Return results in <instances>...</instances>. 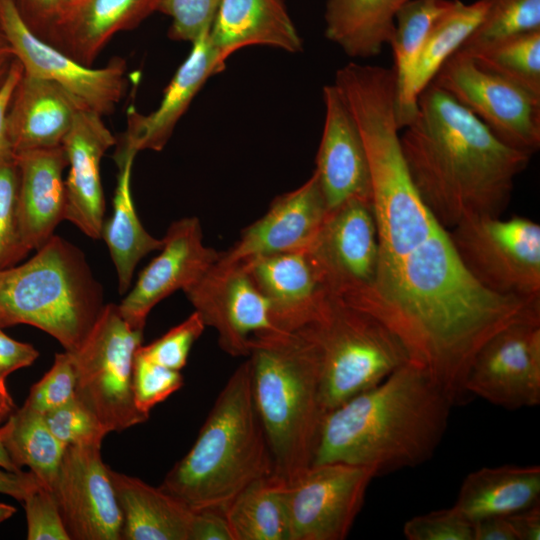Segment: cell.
<instances>
[{"instance_id":"obj_1","label":"cell","mask_w":540,"mask_h":540,"mask_svg":"<svg viewBox=\"0 0 540 540\" xmlns=\"http://www.w3.org/2000/svg\"><path fill=\"white\" fill-rule=\"evenodd\" d=\"M346 301L387 325L454 405L469 396L465 378L481 346L508 325L540 316V298L497 294L476 281L440 224L379 270L367 294Z\"/></svg>"},{"instance_id":"obj_26","label":"cell","mask_w":540,"mask_h":540,"mask_svg":"<svg viewBox=\"0 0 540 540\" xmlns=\"http://www.w3.org/2000/svg\"><path fill=\"white\" fill-rule=\"evenodd\" d=\"M208 36L224 67L232 54L249 46L303 50L284 0H220Z\"/></svg>"},{"instance_id":"obj_10","label":"cell","mask_w":540,"mask_h":540,"mask_svg":"<svg viewBox=\"0 0 540 540\" xmlns=\"http://www.w3.org/2000/svg\"><path fill=\"white\" fill-rule=\"evenodd\" d=\"M465 269L488 290L540 298V225L521 216H475L447 230Z\"/></svg>"},{"instance_id":"obj_25","label":"cell","mask_w":540,"mask_h":540,"mask_svg":"<svg viewBox=\"0 0 540 540\" xmlns=\"http://www.w3.org/2000/svg\"><path fill=\"white\" fill-rule=\"evenodd\" d=\"M83 109L88 108L60 84L23 71L7 114L14 155L62 145Z\"/></svg>"},{"instance_id":"obj_49","label":"cell","mask_w":540,"mask_h":540,"mask_svg":"<svg viewBox=\"0 0 540 540\" xmlns=\"http://www.w3.org/2000/svg\"><path fill=\"white\" fill-rule=\"evenodd\" d=\"M23 74V67L15 57L9 75L0 90V163L14 156L8 134L7 114L15 87Z\"/></svg>"},{"instance_id":"obj_43","label":"cell","mask_w":540,"mask_h":540,"mask_svg":"<svg viewBox=\"0 0 540 540\" xmlns=\"http://www.w3.org/2000/svg\"><path fill=\"white\" fill-rule=\"evenodd\" d=\"M220 0H160L158 12L171 18L168 36L190 42L209 33Z\"/></svg>"},{"instance_id":"obj_5","label":"cell","mask_w":540,"mask_h":540,"mask_svg":"<svg viewBox=\"0 0 540 540\" xmlns=\"http://www.w3.org/2000/svg\"><path fill=\"white\" fill-rule=\"evenodd\" d=\"M273 473L248 358L228 378L194 444L169 470L160 487L192 511H225L246 486Z\"/></svg>"},{"instance_id":"obj_8","label":"cell","mask_w":540,"mask_h":540,"mask_svg":"<svg viewBox=\"0 0 540 540\" xmlns=\"http://www.w3.org/2000/svg\"><path fill=\"white\" fill-rule=\"evenodd\" d=\"M302 329L318 352L325 413L411 361L403 342L387 325L336 296L329 295L319 315Z\"/></svg>"},{"instance_id":"obj_37","label":"cell","mask_w":540,"mask_h":540,"mask_svg":"<svg viewBox=\"0 0 540 540\" xmlns=\"http://www.w3.org/2000/svg\"><path fill=\"white\" fill-rule=\"evenodd\" d=\"M486 13L459 49L471 53L505 39L540 30V0H486Z\"/></svg>"},{"instance_id":"obj_34","label":"cell","mask_w":540,"mask_h":540,"mask_svg":"<svg viewBox=\"0 0 540 540\" xmlns=\"http://www.w3.org/2000/svg\"><path fill=\"white\" fill-rule=\"evenodd\" d=\"M0 441L14 464L30 471L52 489L66 446L49 430L43 415L24 405L0 427Z\"/></svg>"},{"instance_id":"obj_56","label":"cell","mask_w":540,"mask_h":540,"mask_svg":"<svg viewBox=\"0 0 540 540\" xmlns=\"http://www.w3.org/2000/svg\"><path fill=\"white\" fill-rule=\"evenodd\" d=\"M15 512V507L5 503H0V523L10 518L13 514H15Z\"/></svg>"},{"instance_id":"obj_3","label":"cell","mask_w":540,"mask_h":540,"mask_svg":"<svg viewBox=\"0 0 540 540\" xmlns=\"http://www.w3.org/2000/svg\"><path fill=\"white\" fill-rule=\"evenodd\" d=\"M454 406L415 362L326 413L312 465L345 463L376 475L415 467L439 446Z\"/></svg>"},{"instance_id":"obj_32","label":"cell","mask_w":540,"mask_h":540,"mask_svg":"<svg viewBox=\"0 0 540 540\" xmlns=\"http://www.w3.org/2000/svg\"><path fill=\"white\" fill-rule=\"evenodd\" d=\"M453 0H409L397 12L388 45L393 54L395 75V112L400 129L415 117L418 101L413 97V71L424 42L438 17Z\"/></svg>"},{"instance_id":"obj_24","label":"cell","mask_w":540,"mask_h":540,"mask_svg":"<svg viewBox=\"0 0 540 540\" xmlns=\"http://www.w3.org/2000/svg\"><path fill=\"white\" fill-rule=\"evenodd\" d=\"M18 167V220L27 253L40 248L65 219V180L68 160L63 145L14 155Z\"/></svg>"},{"instance_id":"obj_29","label":"cell","mask_w":540,"mask_h":540,"mask_svg":"<svg viewBox=\"0 0 540 540\" xmlns=\"http://www.w3.org/2000/svg\"><path fill=\"white\" fill-rule=\"evenodd\" d=\"M540 499V466L484 467L468 474L453 507L470 521L505 516Z\"/></svg>"},{"instance_id":"obj_50","label":"cell","mask_w":540,"mask_h":540,"mask_svg":"<svg viewBox=\"0 0 540 540\" xmlns=\"http://www.w3.org/2000/svg\"><path fill=\"white\" fill-rule=\"evenodd\" d=\"M516 540L540 539V502L506 515Z\"/></svg>"},{"instance_id":"obj_12","label":"cell","mask_w":540,"mask_h":540,"mask_svg":"<svg viewBox=\"0 0 540 540\" xmlns=\"http://www.w3.org/2000/svg\"><path fill=\"white\" fill-rule=\"evenodd\" d=\"M306 249L329 295L352 300L367 294L380 262L372 200L352 198L328 211Z\"/></svg>"},{"instance_id":"obj_33","label":"cell","mask_w":540,"mask_h":540,"mask_svg":"<svg viewBox=\"0 0 540 540\" xmlns=\"http://www.w3.org/2000/svg\"><path fill=\"white\" fill-rule=\"evenodd\" d=\"M285 488L273 473L235 496L225 509L234 540H291Z\"/></svg>"},{"instance_id":"obj_6","label":"cell","mask_w":540,"mask_h":540,"mask_svg":"<svg viewBox=\"0 0 540 540\" xmlns=\"http://www.w3.org/2000/svg\"><path fill=\"white\" fill-rule=\"evenodd\" d=\"M248 358L274 474L290 485L312 466L326 415L318 352L300 328L254 336Z\"/></svg>"},{"instance_id":"obj_21","label":"cell","mask_w":540,"mask_h":540,"mask_svg":"<svg viewBox=\"0 0 540 540\" xmlns=\"http://www.w3.org/2000/svg\"><path fill=\"white\" fill-rule=\"evenodd\" d=\"M208 34L192 43L189 55L176 70L154 111L143 114L134 106L129 107L126 130L114 154L115 160L136 156L143 150L161 151L206 81L225 68Z\"/></svg>"},{"instance_id":"obj_54","label":"cell","mask_w":540,"mask_h":540,"mask_svg":"<svg viewBox=\"0 0 540 540\" xmlns=\"http://www.w3.org/2000/svg\"><path fill=\"white\" fill-rule=\"evenodd\" d=\"M14 59L15 56L13 53L0 54V90L9 75Z\"/></svg>"},{"instance_id":"obj_30","label":"cell","mask_w":540,"mask_h":540,"mask_svg":"<svg viewBox=\"0 0 540 540\" xmlns=\"http://www.w3.org/2000/svg\"><path fill=\"white\" fill-rule=\"evenodd\" d=\"M409 0H327L325 36L352 58H370L388 45L399 9Z\"/></svg>"},{"instance_id":"obj_19","label":"cell","mask_w":540,"mask_h":540,"mask_svg":"<svg viewBox=\"0 0 540 540\" xmlns=\"http://www.w3.org/2000/svg\"><path fill=\"white\" fill-rule=\"evenodd\" d=\"M328 207L316 174L298 188L273 200L266 213L240 234L219 261L242 263L250 259L308 248L321 228Z\"/></svg>"},{"instance_id":"obj_42","label":"cell","mask_w":540,"mask_h":540,"mask_svg":"<svg viewBox=\"0 0 540 540\" xmlns=\"http://www.w3.org/2000/svg\"><path fill=\"white\" fill-rule=\"evenodd\" d=\"M183 386L180 371L154 363L137 351L133 364V394L136 407L150 415L151 409Z\"/></svg>"},{"instance_id":"obj_55","label":"cell","mask_w":540,"mask_h":540,"mask_svg":"<svg viewBox=\"0 0 540 540\" xmlns=\"http://www.w3.org/2000/svg\"><path fill=\"white\" fill-rule=\"evenodd\" d=\"M0 468H3L8 471L12 472H20L22 471L20 468H18L12 459L10 458L8 452L6 451L5 447L0 441Z\"/></svg>"},{"instance_id":"obj_51","label":"cell","mask_w":540,"mask_h":540,"mask_svg":"<svg viewBox=\"0 0 540 540\" xmlns=\"http://www.w3.org/2000/svg\"><path fill=\"white\" fill-rule=\"evenodd\" d=\"M41 481L30 472H12L0 469V493L22 501L27 493Z\"/></svg>"},{"instance_id":"obj_13","label":"cell","mask_w":540,"mask_h":540,"mask_svg":"<svg viewBox=\"0 0 540 540\" xmlns=\"http://www.w3.org/2000/svg\"><path fill=\"white\" fill-rule=\"evenodd\" d=\"M374 469L345 463L312 465L286 485L291 540H343L359 514Z\"/></svg>"},{"instance_id":"obj_35","label":"cell","mask_w":540,"mask_h":540,"mask_svg":"<svg viewBox=\"0 0 540 540\" xmlns=\"http://www.w3.org/2000/svg\"><path fill=\"white\" fill-rule=\"evenodd\" d=\"M488 2L463 3L453 0L431 28L417 59L411 82L413 97L432 82L442 65L467 41L482 21Z\"/></svg>"},{"instance_id":"obj_39","label":"cell","mask_w":540,"mask_h":540,"mask_svg":"<svg viewBox=\"0 0 540 540\" xmlns=\"http://www.w3.org/2000/svg\"><path fill=\"white\" fill-rule=\"evenodd\" d=\"M52 434L65 446H101L108 431L76 397L43 415Z\"/></svg>"},{"instance_id":"obj_52","label":"cell","mask_w":540,"mask_h":540,"mask_svg":"<svg viewBox=\"0 0 540 540\" xmlns=\"http://www.w3.org/2000/svg\"><path fill=\"white\" fill-rule=\"evenodd\" d=\"M474 540H516L505 516H491L473 522Z\"/></svg>"},{"instance_id":"obj_14","label":"cell","mask_w":540,"mask_h":540,"mask_svg":"<svg viewBox=\"0 0 540 540\" xmlns=\"http://www.w3.org/2000/svg\"><path fill=\"white\" fill-rule=\"evenodd\" d=\"M0 23L25 74L60 84L101 116L114 112L127 87L125 59L115 57L101 68L75 61L28 28L15 0H0Z\"/></svg>"},{"instance_id":"obj_40","label":"cell","mask_w":540,"mask_h":540,"mask_svg":"<svg viewBox=\"0 0 540 540\" xmlns=\"http://www.w3.org/2000/svg\"><path fill=\"white\" fill-rule=\"evenodd\" d=\"M205 328L201 316L194 311L160 338L148 345H140L137 352L154 363L181 371L186 365L193 344Z\"/></svg>"},{"instance_id":"obj_22","label":"cell","mask_w":540,"mask_h":540,"mask_svg":"<svg viewBox=\"0 0 540 540\" xmlns=\"http://www.w3.org/2000/svg\"><path fill=\"white\" fill-rule=\"evenodd\" d=\"M117 144L102 116L81 110L63 141L69 172L65 180V219L92 239L101 238L105 199L101 160Z\"/></svg>"},{"instance_id":"obj_41","label":"cell","mask_w":540,"mask_h":540,"mask_svg":"<svg viewBox=\"0 0 540 540\" xmlns=\"http://www.w3.org/2000/svg\"><path fill=\"white\" fill-rule=\"evenodd\" d=\"M76 375L70 354L57 353L54 363L30 389L24 406L41 415L75 397Z\"/></svg>"},{"instance_id":"obj_16","label":"cell","mask_w":540,"mask_h":540,"mask_svg":"<svg viewBox=\"0 0 540 540\" xmlns=\"http://www.w3.org/2000/svg\"><path fill=\"white\" fill-rule=\"evenodd\" d=\"M206 326L218 334L221 349L248 357L252 338L277 331L269 304L244 263L218 261L184 291Z\"/></svg>"},{"instance_id":"obj_18","label":"cell","mask_w":540,"mask_h":540,"mask_svg":"<svg viewBox=\"0 0 540 540\" xmlns=\"http://www.w3.org/2000/svg\"><path fill=\"white\" fill-rule=\"evenodd\" d=\"M159 251L118 305L123 318L135 329L143 330L154 306L177 290L184 292L197 282L220 256L219 252L204 244L201 224L197 217L174 221L167 229Z\"/></svg>"},{"instance_id":"obj_36","label":"cell","mask_w":540,"mask_h":540,"mask_svg":"<svg viewBox=\"0 0 540 540\" xmlns=\"http://www.w3.org/2000/svg\"><path fill=\"white\" fill-rule=\"evenodd\" d=\"M465 54L481 67L540 97V30Z\"/></svg>"},{"instance_id":"obj_2","label":"cell","mask_w":540,"mask_h":540,"mask_svg":"<svg viewBox=\"0 0 540 540\" xmlns=\"http://www.w3.org/2000/svg\"><path fill=\"white\" fill-rule=\"evenodd\" d=\"M400 132L413 185L434 219L449 230L507 208L531 155L499 138L432 82L420 93L413 120Z\"/></svg>"},{"instance_id":"obj_27","label":"cell","mask_w":540,"mask_h":540,"mask_svg":"<svg viewBox=\"0 0 540 540\" xmlns=\"http://www.w3.org/2000/svg\"><path fill=\"white\" fill-rule=\"evenodd\" d=\"M160 0H79L56 25L48 44L91 67L111 40L158 9Z\"/></svg>"},{"instance_id":"obj_31","label":"cell","mask_w":540,"mask_h":540,"mask_svg":"<svg viewBox=\"0 0 540 540\" xmlns=\"http://www.w3.org/2000/svg\"><path fill=\"white\" fill-rule=\"evenodd\" d=\"M134 159L131 155L115 160L118 175L113 210L109 219L104 220L101 232L116 269L121 294L129 289L139 261L163 245V239L149 234L138 218L131 193Z\"/></svg>"},{"instance_id":"obj_15","label":"cell","mask_w":540,"mask_h":540,"mask_svg":"<svg viewBox=\"0 0 540 540\" xmlns=\"http://www.w3.org/2000/svg\"><path fill=\"white\" fill-rule=\"evenodd\" d=\"M469 395L509 410L540 403V317L514 322L488 339L465 378Z\"/></svg>"},{"instance_id":"obj_20","label":"cell","mask_w":540,"mask_h":540,"mask_svg":"<svg viewBox=\"0 0 540 540\" xmlns=\"http://www.w3.org/2000/svg\"><path fill=\"white\" fill-rule=\"evenodd\" d=\"M322 96L325 117L314 173L328 210L352 198L372 200L368 158L355 121L333 83L323 87Z\"/></svg>"},{"instance_id":"obj_53","label":"cell","mask_w":540,"mask_h":540,"mask_svg":"<svg viewBox=\"0 0 540 540\" xmlns=\"http://www.w3.org/2000/svg\"><path fill=\"white\" fill-rule=\"evenodd\" d=\"M15 409L12 397L6 388L5 379L0 378V423Z\"/></svg>"},{"instance_id":"obj_11","label":"cell","mask_w":540,"mask_h":540,"mask_svg":"<svg viewBox=\"0 0 540 540\" xmlns=\"http://www.w3.org/2000/svg\"><path fill=\"white\" fill-rule=\"evenodd\" d=\"M432 83L473 113L508 146L533 155L540 148V97L481 67L458 50Z\"/></svg>"},{"instance_id":"obj_46","label":"cell","mask_w":540,"mask_h":540,"mask_svg":"<svg viewBox=\"0 0 540 540\" xmlns=\"http://www.w3.org/2000/svg\"><path fill=\"white\" fill-rule=\"evenodd\" d=\"M15 3L28 28L49 43L64 12L61 0H15Z\"/></svg>"},{"instance_id":"obj_7","label":"cell","mask_w":540,"mask_h":540,"mask_svg":"<svg viewBox=\"0 0 540 540\" xmlns=\"http://www.w3.org/2000/svg\"><path fill=\"white\" fill-rule=\"evenodd\" d=\"M105 304L76 246L53 235L27 262L0 271V326L28 324L76 350Z\"/></svg>"},{"instance_id":"obj_47","label":"cell","mask_w":540,"mask_h":540,"mask_svg":"<svg viewBox=\"0 0 540 540\" xmlns=\"http://www.w3.org/2000/svg\"><path fill=\"white\" fill-rule=\"evenodd\" d=\"M190 540H234L225 511L215 508L194 511Z\"/></svg>"},{"instance_id":"obj_45","label":"cell","mask_w":540,"mask_h":540,"mask_svg":"<svg viewBox=\"0 0 540 540\" xmlns=\"http://www.w3.org/2000/svg\"><path fill=\"white\" fill-rule=\"evenodd\" d=\"M403 533L408 540H474L473 522L453 506L409 519Z\"/></svg>"},{"instance_id":"obj_48","label":"cell","mask_w":540,"mask_h":540,"mask_svg":"<svg viewBox=\"0 0 540 540\" xmlns=\"http://www.w3.org/2000/svg\"><path fill=\"white\" fill-rule=\"evenodd\" d=\"M38 356L32 345L10 338L0 326V378L6 380L10 373L30 366Z\"/></svg>"},{"instance_id":"obj_44","label":"cell","mask_w":540,"mask_h":540,"mask_svg":"<svg viewBox=\"0 0 540 540\" xmlns=\"http://www.w3.org/2000/svg\"><path fill=\"white\" fill-rule=\"evenodd\" d=\"M28 540H71L52 491L39 483L22 500Z\"/></svg>"},{"instance_id":"obj_9","label":"cell","mask_w":540,"mask_h":540,"mask_svg":"<svg viewBox=\"0 0 540 540\" xmlns=\"http://www.w3.org/2000/svg\"><path fill=\"white\" fill-rule=\"evenodd\" d=\"M143 330L131 327L118 305L105 304L82 344L71 356L75 397L110 432H121L145 422L149 416L135 404L133 364L142 345Z\"/></svg>"},{"instance_id":"obj_17","label":"cell","mask_w":540,"mask_h":540,"mask_svg":"<svg viewBox=\"0 0 540 540\" xmlns=\"http://www.w3.org/2000/svg\"><path fill=\"white\" fill-rule=\"evenodd\" d=\"M97 445H68L51 489L70 539L122 540L123 518Z\"/></svg>"},{"instance_id":"obj_38","label":"cell","mask_w":540,"mask_h":540,"mask_svg":"<svg viewBox=\"0 0 540 540\" xmlns=\"http://www.w3.org/2000/svg\"><path fill=\"white\" fill-rule=\"evenodd\" d=\"M18 183L13 156L0 163V271L16 265L28 254L19 232Z\"/></svg>"},{"instance_id":"obj_28","label":"cell","mask_w":540,"mask_h":540,"mask_svg":"<svg viewBox=\"0 0 540 540\" xmlns=\"http://www.w3.org/2000/svg\"><path fill=\"white\" fill-rule=\"evenodd\" d=\"M109 472L123 518L122 540H190L194 511L160 486Z\"/></svg>"},{"instance_id":"obj_23","label":"cell","mask_w":540,"mask_h":540,"mask_svg":"<svg viewBox=\"0 0 540 540\" xmlns=\"http://www.w3.org/2000/svg\"><path fill=\"white\" fill-rule=\"evenodd\" d=\"M242 263L266 298L277 331L292 332L312 322L329 296L307 249Z\"/></svg>"},{"instance_id":"obj_4","label":"cell","mask_w":540,"mask_h":540,"mask_svg":"<svg viewBox=\"0 0 540 540\" xmlns=\"http://www.w3.org/2000/svg\"><path fill=\"white\" fill-rule=\"evenodd\" d=\"M350 111L366 150L376 217L380 261L395 263L439 224L420 199L400 144L391 68L350 62L334 83Z\"/></svg>"},{"instance_id":"obj_57","label":"cell","mask_w":540,"mask_h":540,"mask_svg":"<svg viewBox=\"0 0 540 540\" xmlns=\"http://www.w3.org/2000/svg\"><path fill=\"white\" fill-rule=\"evenodd\" d=\"M3 53H12V49L0 23V54Z\"/></svg>"},{"instance_id":"obj_58","label":"cell","mask_w":540,"mask_h":540,"mask_svg":"<svg viewBox=\"0 0 540 540\" xmlns=\"http://www.w3.org/2000/svg\"><path fill=\"white\" fill-rule=\"evenodd\" d=\"M79 0H61L62 6H63V14L71 8L74 4H76Z\"/></svg>"}]
</instances>
